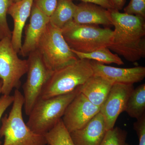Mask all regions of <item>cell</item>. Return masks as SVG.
I'll list each match as a JSON object with an SVG mask.
<instances>
[{"label":"cell","mask_w":145,"mask_h":145,"mask_svg":"<svg viewBox=\"0 0 145 145\" xmlns=\"http://www.w3.org/2000/svg\"><path fill=\"white\" fill-rule=\"evenodd\" d=\"M127 131L118 127L108 130L99 145H128Z\"/></svg>","instance_id":"obj_21"},{"label":"cell","mask_w":145,"mask_h":145,"mask_svg":"<svg viewBox=\"0 0 145 145\" xmlns=\"http://www.w3.org/2000/svg\"><path fill=\"white\" fill-rule=\"evenodd\" d=\"M114 9L121 10L123 8L126 0H110Z\"/></svg>","instance_id":"obj_28"},{"label":"cell","mask_w":145,"mask_h":145,"mask_svg":"<svg viewBox=\"0 0 145 145\" xmlns=\"http://www.w3.org/2000/svg\"><path fill=\"white\" fill-rule=\"evenodd\" d=\"M79 92V87L69 93L48 99L40 98L29 114L28 127L36 134L44 135L63 116L68 106Z\"/></svg>","instance_id":"obj_3"},{"label":"cell","mask_w":145,"mask_h":145,"mask_svg":"<svg viewBox=\"0 0 145 145\" xmlns=\"http://www.w3.org/2000/svg\"><path fill=\"white\" fill-rule=\"evenodd\" d=\"M14 96L10 95H4L0 97V121L2 117L7 109L13 104ZM2 142L0 141V145Z\"/></svg>","instance_id":"obj_26"},{"label":"cell","mask_w":145,"mask_h":145,"mask_svg":"<svg viewBox=\"0 0 145 145\" xmlns=\"http://www.w3.org/2000/svg\"><path fill=\"white\" fill-rule=\"evenodd\" d=\"M58 0H34L33 4L39 10L50 17L57 6Z\"/></svg>","instance_id":"obj_24"},{"label":"cell","mask_w":145,"mask_h":145,"mask_svg":"<svg viewBox=\"0 0 145 145\" xmlns=\"http://www.w3.org/2000/svg\"><path fill=\"white\" fill-rule=\"evenodd\" d=\"M27 59H21L14 50L11 39L0 40V81L2 82V94L10 95L13 89H19L21 79L27 72Z\"/></svg>","instance_id":"obj_7"},{"label":"cell","mask_w":145,"mask_h":145,"mask_svg":"<svg viewBox=\"0 0 145 145\" xmlns=\"http://www.w3.org/2000/svg\"><path fill=\"white\" fill-rule=\"evenodd\" d=\"M47 144L49 145H75L70 133L65 126L62 119L44 135Z\"/></svg>","instance_id":"obj_20"},{"label":"cell","mask_w":145,"mask_h":145,"mask_svg":"<svg viewBox=\"0 0 145 145\" xmlns=\"http://www.w3.org/2000/svg\"><path fill=\"white\" fill-rule=\"evenodd\" d=\"M34 0H21L13 3L8 8L7 14L14 22L11 41L14 50L19 53L22 46L23 31L27 19L30 16Z\"/></svg>","instance_id":"obj_14"},{"label":"cell","mask_w":145,"mask_h":145,"mask_svg":"<svg viewBox=\"0 0 145 145\" xmlns=\"http://www.w3.org/2000/svg\"><path fill=\"white\" fill-rule=\"evenodd\" d=\"M134 89L133 85L115 84L112 85L100 110L107 130L114 127L118 117L125 110L128 100Z\"/></svg>","instance_id":"obj_10"},{"label":"cell","mask_w":145,"mask_h":145,"mask_svg":"<svg viewBox=\"0 0 145 145\" xmlns=\"http://www.w3.org/2000/svg\"><path fill=\"white\" fill-rule=\"evenodd\" d=\"M13 3H16L17 2L19 1H21V0H11Z\"/></svg>","instance_id":"obj_30"},{"label":"cell","mask_w":145,"mask_h":145,"mask_svg":"<svg viewBox=\"0 0 145 145\" xmlns=\"http://www.w3.org/2000/svg\"><path fill=\"white\" fill-rule=\"evenodd\" d=\"M37 50L50 69L54 71L78 60L65 40L61 29L48 23Z\"/></svg>","instance_id":"obj_6"},{"label":"cell","mask_w":145,"mask_h":145,"mask_svg":"<svg viewBox=\"0 0 145 145\" xmlns=\"http://www.w3.org/2000/svg\"><path fill=\"white\" fill-rule=\"evenodd\" d=\"M112 85V83L105 78L93 75L79 86V91L91 103L101 107Z\"/></svg>","instance_id":"obj_16"},{"label":"cell","mask_w":145,"mask_h":145,"mask_svg":"<svg viewBox=\"0 0 145 145\" xmlns=\"http://www.w3.org/2000/svg\"><path fill=\"white\" fill-rule=\"evenodd\" d=\"M107 131L100 112L84 127L70 134L75 145H99Z\"/></svg>","instance_id":"obj_13"},{"label":"cell","mask_w":145,"mask_h":145,"mask_svg":"<svg viewBox=\"0 0 145 145\" xmlns=\"http://www.w3.org/2000/svg\"><path fill=\"white\" fill-rule=\"evenodd\" d=\"M93 75L91 60L79 59L54 71L40 98L48 99L71 92Z\"/></svg>","instance_id":"obj_4"},{"label":"cell","mask_w":145,"mask_h":145,"mask_svg":"<svg viewBox=\"0 0 145 145\" xmlns=\"http://www.w3.org/2000/svg\"><path fill=\"white\" fill-rule=\"evenodd\" d=\"M30 17L29 23L25 27L24 41L19 53L23 57L37 50L40 39L50 22V17L34 4Z\"/></svg>","instance_id":"obj_12"},{"label":"cell","mask_w":145,"mask_h":145,"mask_svg":"<svg viewBox=\"0 0 145 145\" xmlns=\"http://www.w3.org/2000/svg\"><path fill=\"white\" fill-rule=\"evenodd\" d=\"M2 82L0 81V95L2 94Z\"/></svg>","instance_id":"obj_29"},{"label":"cell","mask_w":145,"mask_h":145,"mask_svg":"<svg viewBox=\"0 0 145 145\" xmlns=\"http://www.w3.org/2000/svg\"><path fill=\"white\" fill-rule=\"evenodd\" d=\"M114 27L110 50L128 61L135 62L145 57V18L108 9Z\"/></svg>","instance_id":"obj_1"},{"label":"cell","mask_w":145,"mask_h":145,"mask_svg":"<svg viewBox=\"0 0 145 145\" xmlns=\"http://www.w3.org/2000/svg\"><path fill=\"white\" fill-rule=\"evenodd\" d=\"M28 57L27 78L22 88L25 112L28 116L54 71L47 66L38 50L31 52Z\"/></svg>","instance_id":"obj_8"},{"label":"cell","mask_w":145,"mask_h":145,"mask_svg":"<svg viewBox=\"0 0 145 145\" xmlns=\"http://www.w3.org/2000/svg\"><path fill=\"white\" fill-rule=\"evenodd\" d=\"M101 110L79 91L67 108L62 118L63 123L71 133L82 127Z\"/></svg>","instance_id":"obj_9"},{"label":"cell","mask_w":145,"mask_h":145,"mask_svg":"<svg viewBox=\"0 0 145 145\" xmlns=\"http://www.w3.org/2000/svg\"><path fill=\"white\" fill-rule=\"evenodd\" d=\"M11 0H0V40L5 38L11 39L10 31L7 20V11L12 3Z\"/></svg>","instance_id":"obj_22"},{"label":"cell","mask_w":145,"mask_h":145,"mask_svg":"<svg viewBox=\"0 0 145 145\" xmlns=\"http://www.w3.org/2000/svg\"><path fill=\"white\" fill-rule=\"evenodd\" d=\"M61 31L71 49L82 53L108 47L113 35V30L109 27L103 28L96 25L78 24L73 20Z\"/></svg>","instance_id":"obj_5"},{"label":"cell","mask_w":145,"mask_h":145,"mask_svg":"<svg viewBox=\"0 0 145 145\" xmlns=\"http://www.w3.org/2000/svg\"><path fill=\"white\" fill-rule=\"evenodd\" d=\"M73 21L82 24L113 26L108 10L91 3L82 2L77 5Z\"/></svg>","instance_id":"obj_15"},{"label":"cell","mask_w":145,"mask_h":145,"mask_svg":"<svg viewBox=\"0 0 145 145\" xmlns=\"http://www.w3.org/2000/svg\"><path fill=\"white\" fill-rule=\"evenodd\" d=\"M71 50L79 59H86L104 64L114 63L119 65L124 64V63L119 55L111 52L108 47L97 50L89 53H82L72 49Z\"/></svg>","instance_id":"obj_19"},{"label":"cell","mask_w":145,"mask_h":145,"mask_svg":"<svg viewBox=\"0 0 145 145\" xmlns=\"http://www.w3.org/2000/svg\"><path fill=\"white\" fill-rule=\"evenodd\" d=\"M124 13L145 18V0H131L128 5L124 8Z\"/></svg>","instance_id":"obj_23"},{"label":"cell","mask_w":145,"mask_h":145,"mask_svg":"<svg viewBox=\"0 0 145 145\" xmlns=\"http://www.w3.org/2000/svg\"><path fill=\"white\" fill-rule=\"evenodd\" d=\"M133 128L136 131L138 139V145H145V114L133 124Z\"/></svg>","instance_id":"obj_25"},{"label":"cell","mask_w":145,"mask_h":145,"mask_svg":"<svg viewBox=\"0 0 145 145\" xmlns=\"http://www.w3.org/2000/svg\"><path fill=\"white\" fill-rule=\"evenodd\" d=\"M75 1V0H71ZM81 1L82 2L91 3L100 6L103 8L107 9H114L110 0H77Z\"/></svg>","instance_id":"obj_27"},{"label":"cell","mask_w":145,"mask_h":145,"mask_svg":"<svg viewBox=\"0 0 145 145\" xmlns=\"http://www.w3.org/2000/svg\"><path fill=\"white\" fill-rule=\"evenodd\" d=\"M14 101L8 115L1 118L0 137H4L3 145H46L44 135L33 132L24 121L22 108L23 95L19 90L14 91Z\"/></svg>","instance_id":"obj_2"},{"label":"cell","mask_w":145,"mask_h":145,"mask_svg":"<svg viewBox=\"0 0 145 145\" xmlns=\"http://www.w3.org/2000/svg\"><path fill=\"white\" fill-rule=\"evenodd\" d=\"M125 111L131 118L136 119L145 114V84L134 89L127 103Z\"/></svg>","instance_id":"obj_18"},{"label":"cell","mask_w":145,"mask_h":145,"mask_svg":"<svg viewBox=\"0 0 145 145\" xmlns=\"http://www.w3.org/2000/svg\"><path fill=\"white\" fill-rule=\"evenodd\" d=\"M91 63L93 75L101 76L113 84L133 85L142 82L145 78L144 67L122 68L109 66L93 61H91Z\"/></svg>","instance_id":"obj_11"},{"label":"cell","mask_w":145,"mask_h":145,"mask_svg":"<svg viewBox=\"0 0 145 145\" xmlns=\"http://www.w3.org/2000/svg\"><path fill=\"white\" fill-rule=\"evenodd\" d=\"M76 7L71 0H58L56 8L50 17V23L61 30L73 20Z\"/></svg>","instance_id":"obj_17"}]
</instances>
